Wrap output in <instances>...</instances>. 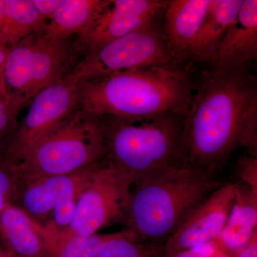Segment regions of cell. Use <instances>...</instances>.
I'll return each mask as SVG.
<instances>
[{
	"label": "cell",
	"instance_id": "obj_1",
	"mask_svg": "<svg viewBox=\"0 0 257 257\" xmlns=\"http://www.w3.org/2000/svg\"><path fill=\"white\" fill-rule=\"evenodd\" d=\"M239 147L256 157V77L248 65L204 71L182 119V161L216 175Z\"/></svg>",
	"mask_w": 257,
	"mask_h": 257
},
{
	"label": "cell",
	"instance_id": "obj_2",
	"mask_svg": "<svg viewBox=\"0 0 257 257\" xmlns=\"http://www.w3.org/2000/svg\"><path fill=\"white\" fill-rule=\"evenodd\" d=\"M194 87L188 74L175 64L130 69L81 83L78 108L96 117H184Z\"/></svg>",
	"mask_w": 257,
	"mask_h": 257
},
{
	"label": "cell",
	"instance_id": "obj_3",
	"mask_svg": "<svg viewBox=\"0 0 257 257\" xmlns=\"http://www.w3.org/2000/svg\"><path fill=\"white\" fill-rule=\"evenodd\" d=\"M221 184L215 174L183 162L139 179L130 189L124 230L139 242L163 246L186 217Z\"/></svg>",
	"mask_w": 257,
	"mask_h": 257
},
{
	"label": "cell",
	"instance_id": "obj_4",
	"mask_svg": "<svg viewBox=\"0 0 257 257\" xmlns=\"http://www.w3.org/2000/svg\"><path fill=\"white\" fill-rule=\"evenodd\" d=\"M104 160L134 182L182 162V117L164 114L138 119L101 116Z\"/></svg>",
	"mask_w": 257,
	"mask_h": 257
},
{
	"label": "cell",
	"instance_id": "obj_5",
	"mask_svg": "<svg viewBox=\"0 0 257 257\" xmlns=\"http://www.w3.org/2000/svg\"><path fill=\"white\" fill-rule=\"evenodd\" d=\"M105 154L99 117L77 107L13 162L27 181L74 173L104 160Z\"/></svg>",
	"mask_w": 257,
	"mask_h": 257
},
{
	"label": "cell",
	"instance_id": "obj_6",
	"mask_svg": "<svg viewBox=\"0 0 257 257\" xmlns=\"http://www.w3.org/2000/svg\"><path fill=\"white\" fill-rule=\"evenodd\" d=\"M87 54L79 37L52 40L35 32L10 48L5 69L7 93L22 107L38 93L70 75Z\"/></svg>",
	"mask_w": 257,
	"mask_h": 257
},
{
	"label": "cell",
	"instance_id": "obj_7",
	"mask_svg": "<svg viewBox=\"0 0 257 257\" xmlns=\"http://www.w3.org/2000/svg\"><path fill=\"white\" fill-rule=\"evenodd\" d=\"M133 184L130 177L104 159L99 162L81 193L72 222L52 239V245L71 236L96 234L110 225L124 222Z\"/></svg>",
	"mask_w": 257,
	"mask_h": 257
},
{
	"label": "cell",
	"instance_id": "obj_8",
	"mask_svg": "<svg viewBox=\"0 0 257 257\" xmlns=\"http://www.w3.org/2000/svg\"><path fill=\"white\" fill-rule=\"evenodd\" d=\"M171 64L162 29L155 21L87 52L72 74L82 83L130 69Z\"/></svg>",
	"mask_w": 257,
	"mask_h": 257
},
{
	"label": "cell",
	"instance_id": "obj_9",
	"mask_svg": "<svg viewBox=\"0 0 257 257\" xmlns=\"http://www.w3.org/2000/svg\"><path fill=\"white\" fill-rule=\"evenodd\" d=\"M80 85L81 82L71 74L30 101L26 114L18 121L5 147L10 160H18L77 109Z\"/></svg>",
	"mask_w": 257,
	"mask_h": 257
},
{
	"label": "cell",
	"instance_id": "obj_10",
	"mask_svg": "<svg viewBox=\"0 0 257 257\" xmlns=\"http://www.w3.org/2000/svg\"><path fill=\"white\" fill-rule=\"evenodd\" d=\"M236 184H221L182 221L162 246L170 254L214 241L229 220L235 202Z\"/></svg>",
	"mask_w": 257,
	"mask_h": 257
},
{
	"label": "cell",
	"instance_id": "obj_11",
	"mask_svg": "<svg viewBox=\"0 0 257 257\" xmlns=\"http://www.w3.org/2000/svg\"><path fill=\"white\" fill-rule=\"evenodd\" d=\"M167 4L162 0H109L81 42L87 52L95 50L153 23Z\"/></svg>",
	"mask_w": 257,
	"mask_h": 257
},
{
	"label": "cell",
	"instance_id": "obj_12",
	"mask_svg": "<svg viewBox=\"0 0 257 257\" xmlns=\"http://www.w3.org/2000/svg\"><path fill=\"white\" fill-rule=\"evenodd\" d=\"M257 57V1L243 0L239 14L223 37L209 64L217 72L249 65Z\"/></svg>",
	"mask_w": 257,
	"mask_h": 257
},
{
	"label": "cell",
	"instance_id": "obj_13",
	"mask_svg": "<svg viewBox=\"0 0 257 257\" xmlns=\"http://www.w3.org/2000/svg\"><path fill=\"white\" fill-rule=\"evenodd\" d=\"M99 162L69 175L22 180L15 205L44 226L61 199L87 182Z\"/></svg>",
	"mask_w": 257,
	"mask_h": 257
},
{
	"label": "cell",
	"instance_id": "obj_14",
	"mask_svg": "<svg viewBox=\"0 0 257 257\" xmlns=\"http://www.w3.org/2000/svg\"><path fill=\"white\" fill-rule=\"evenodd\" d=\"M211 0H170L165 10L162 36L174 63L190 59Z\"/></svg>",
	"mask_w": 257,
	"mask_h": 257
},
{
	"label": "cell",
	"instance_id": "obj_15",
	"mask_svg": "<svg viewBox=\"0 0 257 257\" xmlns=\"http://www.w3.org/2000/svg\"><path fill=\"white\" fill-rule=\"evenodd\" d=\"M0 246L15 257H50L52 241L42 224L10 204L0 215Z\"/></svg>",
	"mask_w": 257,
	"mask_h": 257
},
{
	"label": "cell",
	"instance_id": "obj_16",
	"mask_svg": "<svg viewBox=\"0 0 257 257\" xmlns=\"http://www.w3.org/2000/svg\"><path fill=\"white\" fill-rule=\"evenodd\" d=\"M236 184L234 207L226 226L214 240L221 251L235 256L257 232V190Z\"/></svg>",
	"mask_w": 257,
	"mask_h": 257
},
{
	"label": "cell",
	"instance_id": "obj_17",
	"mask_svg": "<svg viewBox=\"0 0 257 257\" xmlns=\"http://www.w3.org/2000/svg\"><path fill=\"white\" fill-rule=\"evenodd\" d=\"M108 3L109 0H61L42 32L52 40H65L76 36L82 39Z\"/></svg>",
	"mask_w": 257,
	"mask_h": 257
},
{
	"label": "cell",
	"instance_id": "obj_18",
	"mask_svg": "<svg viewBox=\"0 0 257 257\" xmlns=\"http://www.w3.org/2000/svg\"><path fill=\"white\" fill-rule=\"evenodd\" d=\"M243 0H211L190 59L209 63L225 34L237 18Z\"/></svg>",
	"mask_w": 257,
	"mask_h": 257
},
{
	"label": "cell",
	"instance_id": "obj_19",
	"mask_svg": "<svg viewBox=\"0 0 257 257\" xmlns=\"http://www.w3.org/2000/svg\"><path fill=\"white\" fill-rule=\"evenodd\" d=\"M47 23L32 0H0V44L11 48L23 39L42 31Z\"/></svg>",
	"mask_w": 257,
	"mask_h": 257
},
{
	"label": "cell",
	"instance_id": "obj_20",
	"mask_svg": "<svg viewBox=\"0 0 257 257\" xmlns=\"http://www.w3.org/2000/svg\"><path fill=\"white\" fill-rule=\"evenodd\" d=\"M160 251V246L139 242L131 233L123 230L106 241L95 257H155Z\"/></svg>",
	"mask_w": 257,
	"mask_h": 257
},
{
	"label": "cell",
	"instance_id": "obj_21",
	"mask_svg": "<svg viewBox=\"0 0 257 257\" xmlns=\"http://www.w3.org/2000/svg\"><path fill=\"white\" fill-rule=\"evenodd\" d=\"M118 232L94 234L85 236H71L56 241L50 257H95L101 246L114 237Z\"/></svg>",
	"mask_w": 257,
	"mask_h": 257
},
{
	"label": "cell",
	"instance_id": "obj_22",
	"mask_svg": "<svg viewBox=\"0 0 257 257\" xmlns=\"http://www.w3.org/2000/svg\"><path fill=\"white\" fill-rule=\"evenodd\" d=\"M21 184L16 165L7 155L5 147L0 148V215L7 206L16 203Z\"/></svg>",
	"mask_w": 257,
	"mask_h": 257
},
{
	"label": "cell",
	"instance_id": "obj_23",
	"mask_svg": "<svg viewBox=\"0 0 257 257\" xmlns=\"http://www.w3.org/2000/svg\"><path fill=\"white\" fill-rule=\"evenodd\" d=\"M23 108L10 97L0 95V148L10 141L18 124V117Z\"/></svg>",
	"mask_w": 257,
	"mask_h": 257
},
{
	"label": "cell",
	"instance_id": "obj_24",
	"mask_svg": "<svg viewBox=\"0 0 257 257\" xmlns=\"http://www.w3.org/2000/svg\"><path fill=\"white\" fill-rule=\"evenodd\" d=\"M235 176L239 184L257 190V157L248 155L240 157L235 167Z\"/></svg>",
	"mask_w": 257,
	"mask_h": 257
},
{
	"label": "cell",
	"instance_id": "obj_25",
	"mask_svg": "<svg viewBox=\"0 0 257 257\" xmlns=\"http://www.w3.org/2000/svg\"><path fill=\"white\" fill-rule=\"evenodd\" d=\"M219 249L217 243L215 241H213L190 249L165 255V257H210Z\"/></svg>",
	"mask_w": 257,
	"mask_h": 257
},
{
	"label": "cell",
	"instance_id": "obj_26",
	"mask_svg": "<svg viewBox=\"0 0 257 257\" xmlns=\"http://www.w3.org/2000/svg\"><path fill=\"white\" fill-rule=\"evenodd\" d=\"M61 0H32V4L43 21L47 23L55 14Z\"/></svg>",
	"mask_w": 257,
	"mask_h": 257
},
{
	"label": "cell",
	"instance_id": "obj_27",
	"mask_svg": "<svg viewBox=\"0 0 257 257\" xmlns=\"http://www.w3.org/2000/svg\"><path fill=\"white\" fill-rule=\"evenodd\" d=\"M9 50L10 48L0 44V95L6 96V97H10L7 93L5 82V63H6Z\"/></svg>",
	"mask_w": 257,
	"mask_h": 257
},
{
	"label": "cell",
	"instance_id": "obj_28",
	"mask_svg": "<svg viewBox=\"0 0 257 257\" xmlns=\"http://www.w3.org/2000/svg\"><path fill=\"white\" fill-rule=\"evenodd\" d=\"M235 257H257V232L255 233L248 244L236 253Z\"/></svg>",
	"mask_w": 257,
	"mask_h": 257
},
{
	"label": "cell",
	"instance_id": "obj_29",
	"mask_svg": "<svg viewBox=\"0 0 257 257\" xmlns=\"http://www.w3.org/2000/svg\"><path fill=\"white\" fill-rule=\"evenodd\" d=\"M210 257H235L234 256H231V255L229 254V253L224 252V251H221V250L219 249L214 254H213L212 256Z\"/></svg>",
	"mask_w": 257,
	"mask_h": 257
},
{
	"label": "cell",
	"instance_id": "obj_30",
	"mask_svg": "<svg viewBox=\"0 0 257 257\" xmlns=\"http://www.w3.org/2000/svg\"><path fill=\"white\" fill-rule=\"evenodd\" d=\"M0 257H15L12 254L10 251L8 250L5 249V248H2L0 249Z\"/></svg>",
	"mask_w": 257,
	"mask_h": 257
},
{
	"label": "cell",
	"instance_id": "obj_31",
	"mask_svg": "<svg viewBox=\"0 0 257 257\" xmlns=\"http://www.w3.org/2000/svg\"><path fill=\"white\" fill-rule=\"evenodd\" d=\"M2 248H1V247H0V249H2Z\"/></svg>",
	"mask_w": 257,
	"mask_h": 257
}]
</instances>
